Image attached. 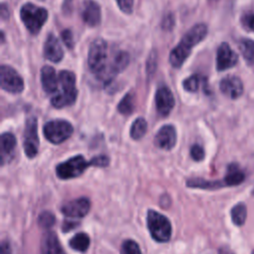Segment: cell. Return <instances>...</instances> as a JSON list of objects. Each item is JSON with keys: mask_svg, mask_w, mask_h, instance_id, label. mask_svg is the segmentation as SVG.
Listing matches in <instances>:
<instances>
[{"mask_svg": "<svg viewBox=\"0 0 254 254\" xmlns=\"http://www.w3.org/2000/svg\"><path fill=\"white\" fill-rule=\"evenodd\" d=\"M252 254H254V251H253V252H252Z\"/></svg>", "mask_w": 254, "mask_h": 254, "instance_id": "f35d334b", "label": "cell"}, {"mask_svg": "<svg viewBox=\"0 0 254 254\" xmlns=\"http://www.w3.org/2000/svg\"><path fill=\"white\" fill-rule=\"evenodd\" d=\"M207 35V27L203 23L192 26L182 38L181 42L172 50L170 63L174 67H180L189 58L192 48L199 44Z\"/></svg>", "mask_w": 254, "mask_h": 254, "instance_id": "6da1fadb", "label": "cell"}, {"mask_svg": "<svg viewBox=\"0 0 254 254\" xmlns=\"http://www.w3.org/2000/svg\"><path fill=\"white\" fill-rule=\"evenodd\" d=\"M73 132L72 125L65 120L56 119L44 125L43 133L48 141L53 144H61L68 139Z\"/></svg>", "mask_w": 254, "mask_h": 254, "instance_id": "52a82bcc", "label": "cell"}, {"mask_svg": "<svg viewBox=\"0 0 254 254\" xmlns=\"http://www.w3.org/2000/svg\"><path fill=\"white\" fill-rule=\"evenodd\" d=\"M238 62L237 54L227 43H221L216 52V69L223 71L236 65Z\"/></svg>", "mask_w": 254, "mask_h": 254, "instance_id": "8fae6325", "label": "cell"}, {"mask_svg": "<svg viewBox=\"0 0 254 254\" xmlns=\"http://www.w3.org/2000/svg\"><path fill=\"white\" fill-rule=\"evenodd\" d=\"M177 143V132L173 125H164L155 136V144L163 150H171Z\"/></svg>", "mask_w": 254, "mask_h": 254, "instance_id": "5bb4252c", "label": "cell"}, {"mask_svg": "<svg viewBox=\"0 0 254 254\" xmlns=\"http://www.w3.org/2000/svg\"><path fill=\"white\" fill-rule=\"evenodd\" d=\"M90 209V202L86 197H79L64 203L61 210L64 215L70 219L85 216Z\"/></svg>", "mask_w": 254, "mask_h": 254, "instance_id": "30bf717a", "label": "cell"}, {"mask_svg": "<svg viewBox=\"0 0 254 254\" xmlns=\"http://www.w3.org/2000/svg\"><path fill=\"white\" fill-rule=\"evenodd\" d=\"M118 111L121 114L124 115H129L133 112L134 110V98H133V94L132 93H127L125 94V96L121 99V101L119 102L118 106H117Z\"/></svg>", "mask_w": 254, "mask_h": 254, "instance_id": "4316f807", "label": "cell"}, {"mask_svg": "<svg viewBox=\"0 0 254 254\" xmlns=\"http://www.w3.org/2000/svg\"><path fill=\"white\" fill-rule=\"evenodd\" d=\"M56 222L55 215L50 211H43L38 217V223L42 228H50Z\"/></svg>", "mask_w": 254, "mask_h": 254, "instance_id": "f546056e", "label": "cell"}, {"mask_svg": "<svg viewBox=\"0 0 254 254\" xmlns=\"http://www.w3.org/2000/svg\"><path fill=\"white\" fill-rule=\"evenodd\" d=\"M20 17L31 34L36 35L48 19V11L44 7L26 3L20 10Z\"/></svg>", "mask_w": 254, "mask_h": 254, "instance_id": "8992f818", "label": "cell"}, {"mask_svg": "<svg viewBox=\"0 0 254 254\" xmlns=\"http://www.w3.org/2000/svg\"><path fill=\"white\" fill-rule=\"evenodd\" d=\"M71 1H72V0H65V2H64V7L66 6V4H67V3H70Z\"/></svg>", "mask_w": 254, "mask_h": 254, "instance_id": "74e56055", "label": "cell"}, {"mask_svg": "<svg viewBox=\"0 0 254 254\" xmlns=\"http://www.w3.org/2000/svg\"><path fill=\"white\" fill-rule=\"evenodd\" d=\"M120 253L121 254H142L137 242L131 239L124 240V242L121 245Z\"/></svg>", "mask_w": 254, "mask_h": 254, "instance_id": "83f0119b", "label": "cell"}, {"mask_svg": "<svg viewBox=\"0 0 254 254\" xmlns=\"http://www.w3.org/2000/svg\"><path fill=\"white\" fill-rule=\"evenodd\" d=\"M120 10L126 14H130L133 10L134 0H116Z\"/></svg>", "mask_w": 254, "mask_h": 254, "instance_id": "d6a6232c", "label": "cell"}, {"mask_svg": "<svg viewBox=\"0 0 254 254\" xmlns=\"http://www.w3.org/2000/svg\"><path fill=\"white\" fill-rule=\"evenodd\" d=\"M42 87L46 93L54 95L59 89V74L55 68L50 65H45L41 69Z\"/></svg>", "mask_w": 254, "mask_h": 254, "instance_id": "2e32d148", "label": "cell"}, {"mask_svg": "<svg viewBox=\"0 0 254 254\" xmlns=\"http://www.w3.org/2000/svg\"><path fill=\"white\" fill-rule=\"evenodd\" d=\"M1 17L2 19H5L8 17V9L4 4H2V8H1Z\"/></svg>", "mask_w": 254, "mask_h": 254, "instance_id": "8d00e7d4", "label": "cell"}, {"mask_svg": "<svg viewBox=\"0 0 254 254\" xmlns=\"http://www.w3.org/2000/svg\"><path fill=\"white\" fill-rule=\"evenodd\" d=\"M90 244L89 236L84 232L76 233L70 240H69V246L75 251L78 252H85Z\"/></svg>", "mask_w": 254, "mask_h": 254, "instance_id": "603a6c76", "label": "cell"}, {"mask_svg": "<svg viewBox=\"0 0 254 254\" xmlns=\"http://www.w3.org/2000/svg\"><path fill=\"white\" fill-rule=\"evenodd\" d=\"M200 81H201L200 76L197 75V74H193V75H190V77H188L184 80L183 86L187 91L194 92L199 88Z\"/></svg>", "mask_w": 254, "mask_h": 254, "instance_id": "f1b7e54d", "label": "cell"}, {"mask_svg": "<svg viewBox=\"0 0 254 254\" xmlns=\"http://www.w3.org/2000/svg\"><path fill=\"white\" fill-rule=\"evenodd\" d=\"M239 50L247 64L254 65V41L251 39H242L239 43Z\"/></svg>", "mask_w": 254, "mask_h": 254, "instance_id": "7402d4cb", "label": "cell"}, {"mask_svg": "<svg viewBox=\"0 0 254 254\" xmlns=\"http://www.w3.org/2000/svg\"><path fill=\"white\" fill-rule=\"evenodd\" d=\"M231 218L235 225L241 226L244 224L247 216V208L246 205L243 202H239L236 205H234L231 209Z\"/></svg>", "mask_w": 254, "mask_h": 254, "instance_id": "d4e9b609", "label": "cell"}, {"mask_svg": "<svg viewBox=\"0 0 254 254\" xmlns=\"http://www.w3.org/2000/svg\"><path fill=\"white\" fill-rule=\"evenodd\" d=\"M80 16L88 26H97L101 20L100 6L93 0H85L80 8Z\"/></svg>", "mask_w": 254, "mask_h": 254, "instance_id": "4fadbf2b", "label": "cell"}, {"mask_svg": "<svg viewBox=\"0 0 254 254\" xmlns=\"http://www.w3.org/2000/svg\"><path fill=\"white\" fill-rule=\"evenodd\" d=\"M155 103L157 111L161 116L166 117L170 114L175 106V98L168 86H161L157 89Z\"/></svg>", "mask_w": 254, "mask_h": 254, "instance_id": "7c38bea8", "label": "cell"}, {"mask_svg": "<svg viewBox=\"0 0 254 254\" xmlns=\"http://www.w3.org/2000/svg\"><path fill=\"white\" fill-rule=\"evenodd\" d=\"M245 179L244 173L238 168L237 165L235 164H231L230 166H228V170H227V174L224 177L223 181L225 186H238L240 185Z\"/></svg>", "mask_w": 254, "mask_h": 254, "instance_id": "ffe728a7", "label": "cell"}, {"mask_svg": "<svg viewBox=\"0 0 254 254\" xmlns=\"http://www.w3.org/2000/svg\"><path fill=\"white\" fill-rule=\"evenodd\" d=\"M190 156L194 161H201L204 158V150L201 146L194 144L190 147Z\"/></svg>", "mask_w": 254, "mask_h": 254, "instance_id": "4dcf8cb0", "label": "cell"}, {"mask_svg": "<svg viewBox=\"0 0 254 254\" xmlns=\"http://www.w3.org/2000/svg\"><path fill=\"white\" fill-rule=\"evenodd\" d=\"M17 141L12 133L5 132L1 135V163L2 165L9 162L14 154Z\"/></svg>", "mask_w": 254, "mask_h": 254, "instance_id": "d6986e66", "label": "cell"}, {"mask_svg": "<svg viewBox=\"0 0 254 254\" xmlns=\"http://www.w3.org/2000/svg\"><path fill=\"white\" fill-rule=\"evenodd\" d=\"M41 254H65L58 236L54 232H47L41 240Z\"/></svg>", "mask_w": 254, "mask_h": 254, "instance_id": "ac0fdd59", "label": "cell"}, {"mask_svg": "<svg viewBox=\"0 0 254 254\" xmlns=\"http://www.w3.org/2000/svg\"><path fill=\"white\" fill-rule=\"evenodd\" d=\"M23 148L28 158L36 157L39 150V137H38V122L36 117H29L26 121L24 131Z\"/></svg>", "mask_w": 254, "mask_h": 254, "instance_id": "ba28073f", "label": "cell"}, {"mask_svg": "<svg viewBox=\"0 0 254 254\" xmlns=\"http://www.w3.org/2000/svg\"><path fill=\"white\" fill-rule=\"evenodd\" d=\"M44 56L47 60L58 63L60 62L64 57V51L62 49V46L53 34H50L45 42L44 45Z\"/></svg>", "mask_w": 254, "mask_h": 254, "instance_id": "e0dca14e", "label": "cell"}, {"mask_svg": "<svg viewBox=\"0 0 254 254\" xmlns=\"http://www.w3.org/2000/svg\"><path fill=\"white\" fill-rule=\"evenodd\" d=\"M219 88L225 96L231 99H236L243 93V83L241 79L235 75L223 77L219 83Z\"/></svg>", "mask_w": 254, "mask_h": 254, "instance_id": "9a60e30c", "label": "cell"}, {"mask_svg": "<svg viewBox=\"0 0 254 254\" xmlns=\"http://www.w3.org/2000/svg\"><path fill=\"white\" fill-rule=\"evenodd\" d=\"M77 96L74 73L62 70L59 73V89L52 95L51 103L56 108H63L74 103Z\"/></svg>", "mask_w": 254, "mask_h": 254, "instance_id": "277c9868", "label": "cell"}, {"mask_svg": "<svg viewBox=\"0 0 254 254\" xmlns=\"http://www.w3.org/2000/svg\"><path fill=\"white\" fill-rule=\"evenodd\" d=\"M76 225H77V222H72L71 220H70V221H65V222L63 224V231L66 232V231H68V230H70V229L76 227Z\"/></svg>", "mask_w": 254, "mask_h": 254, "instance_id": "d590c367", "label": "cell"}, {"mask_svg": "<svg viewBox=\"0 0 254 254\" xmlns=\"http://www.w3.org/2000/svg\"><path fill=\"white\" fill-rule=\"evenodd\" d=\"M187 186L189 188H196L203 190H216L219 188L225 187L224 181H205L202 179H190L187 182Z\"/></svg>", "mask_w": 254, "mask_h": 254, "instance_id": "44dd1931", "label": "cell"}, {"mask_svg": "<svg viewBox=\"0 0 254 254\" xmlns=\"http://www.w3.org/2000/svg\"><path fill=\"white\" fill-rule=\"evenodd\" d=\"M62 39L64 43V45L68 48V49H72L73 48V38H72V34L69 30H64L62 33Z\"/></svg>", "mask_w": 254, "mask_h": 254, "instance_id": "836d02e7", "label": "cell"}, {"mask_svg": "<svg viewBox=\"0 0 254 254\" xmlns=\"http://www.w3.org/2000/svg\"><path fill=\"white\" fill-rule=\"evenodd\" d=\"M147 131V122L144 118L139 117L132 123L130 128V136L134 140H140Z\"/></svg>", "mask_w": 254, "mask_h": 254, "instance_id": "484cf974", "label": "cell"}, {"mask_svg": "<svg viewBox=\"0 0 254 254\" xmlns=\"http://www.w3.org/2000/svg\"><path fill=\"white\" fill-rule=\"evenodd\" d=\"M0 84L2 89L11 93H20L24 89V81L11 66L2 64L0 68Z\"/></svg>", "mask_w": 254, "mask_h": 254, "instance_id": "9c48e42d", "label": "cell"}, {"mask_svg": "<svg viewBox=\"0 0 254 254\" xmlns=\"http://www.w3.org/2000/svg\"><path fill=\"white\" fill-rule=\"evenodd\" d=\"M129 63V56L125 52H119L113 59L112 64L110 65V71L114 76L116 73L122 71Z\"/></svg>", "mask_w": 254, "mask_h": 254, "instance_id": "cb8c5ba5", "label": "cell"}, {"mask_svg": "<svg viewBox=\"0 0 254 254\" xmlns=\"http://www.w3.org/2000/svg\"><path fill=\"white\" fill-rule=\"evenodd\" d=\"M1 254H11V246L8 241L1 242Z\"/></svg>", "mask_w": 254, "mask_h": 254, "instance_id": "e575fe53", "label": "cell"}, {"mask_svg": "<svg viewBox=\"0 0 254 254\" xmlns=\"http://www.w3.org/2000/svg\"><path fill=\"white\" fill-rule=\"evenodd\" d=\"M241 21H242L243 26L246 29L254 32V13L253 12H249V13L244 14L241 18Z\"/></svg>", "mask_w": 254, "mask_h": 254, "instance_id": "1f68e13d", "label": "cell"}, {"mask_svg": "<svg viewBox=\"0 0 254 254\" xmlns=\"http://www.w3.org/2000/svg\"><path fill=\"white\" fill-rule=\"evenodd\" d=\"M87 64L89 69L101 80H110L109 67L107 66V43L102 39L93 41L88 51Z\"/></svg>", "mask_w": 254, "mask_h": 254, "instance_id": "3957f363", "label": "cell"}, {"mask_svg": "<svg viewBox=\"0 0 254 254\" xmlns=\"http://www.w3.org/2000/svg\"><path fill=\"white\" fill-rule=\"evenodd\" d=\"M147 226L152 238L158 242H168L172 235L170 220L162 213L150 209L147 213Z\"/></svg>", "mask_w": 254, "mask_h": 254, "instance_id": "5b68a950", "label": "cell"}, {"mask_svg": "<svg viewBox=\"0 0 254 254\" xmlns=\"http://www.w3.org/2000/svg\"><path fill=\"white\" fill-rule=\"evenodd\" d=\"M109 165V158L105 155H99L86 161L82 155H76L56 167V174L62 180L73 179L80 176L84 170L90 166L106 167Z\"/></svg>", "mask_w": 254, "mask_h": 254, "instance_id": "7a4b0ae2", "label": "cell"}]
</instances>
